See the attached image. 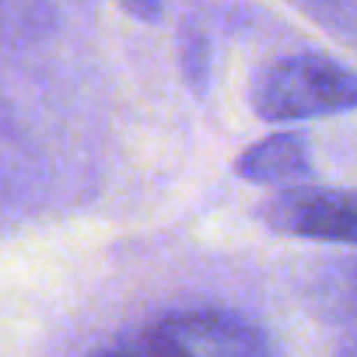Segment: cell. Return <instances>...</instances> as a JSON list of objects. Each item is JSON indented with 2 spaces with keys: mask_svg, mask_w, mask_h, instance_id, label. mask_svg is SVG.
I'll return each mask as SVG.
<instances>
[{
  "mask_svg": "<svg viewBox=\"0 0 357 357\" xmlns=\"http://www.w3.org/2000/svg\"><path fill=\"white\" fill-rule=\"evenodd\" d=\"M88 357H270L266 340L245 319L218 308L172 312L137 336Z\"/></svg>",
  "mask_w": 357,
  "mask_h": 357,
  "instance_id": "1",
  "label": "cell"
},
{
  "mask_svg": "<svg viewBox=\"0 0 357 357\" xmlns=\"http://www.w3.org/2000/svg\"><path fill=\"white\" fill-rule=\"evenodd\" d=\"M252 109L270 123L350 112L357 109V70L315 53L284 56L256 77Z\"/></svg>",
  "mask_w": 357,
  "mask_h": 357,
  "instance_id": "2",
  "label": "cell"
},
{
  "mask_svg": "<svg viewBox=\"0 0 357 357\" xmlns=\"http://www.w3.org/2000/svg\"><path fill=\"white\" fill-rule=\"evenodd\" d=\"M259 218L280 235L357 245V193L291 186L270 197L259 207Z\"/></svg>",
  "mask_w": 357,
  "mask_h": 357,
  "instance_id": "3",
  "label": "cell"
},
{
  "mask_svg": "<svg viewBox=\"0 0 357 357\" xmlns=\"http://www.w3.org/2000/svg\"><path fill=\"white\" fill-rule=\"evenodd\" d=\"M235 172L249 183H263V186H287V183H301L312 175V151L308 140L301 133H277L259 140L256 147H249Z\"/></svg>",
  "mask_w": 357,
  "mask_h": 357,
  "instance_id": "4",
  "label": "cell"
},
{
  "mask_svg": "<svg viewBox=\"0 0 357 357\" xmlns=\"http://www.w3.org/2000/svg\"><path fill=\"white\" fill-rule=\"evenodd\" d=\"M305 15L315 18L326 32L357 50V0H326V4H305Z\"/></svg>",
  "mask_w": 357,
  "mask_h": 357,
  "instance_id": "5",
  "label": "cell"
}]
</instances>
